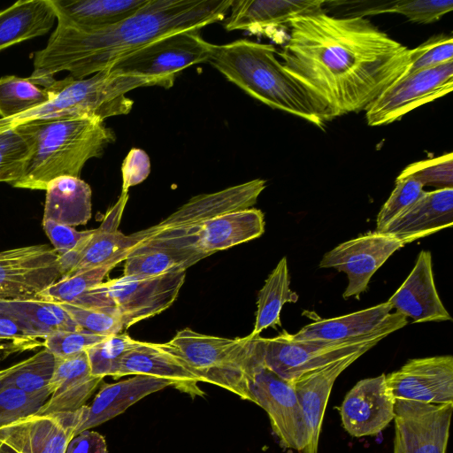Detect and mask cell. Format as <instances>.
<instances>
[{
    "label": "cell",
    "mask_w": 453,
    "mask_h": 453,
    "mask_svg": "<svg viewBox=\"0 0 453 453\" xmlns=\"http://www.w3.org/2000/svg\"><path fill=\"white\" fill-rule=\"evenodd\" d=\"M280 57L329 119L365 111L407 66L409 49L364 17L316 12L293 18Z\"/></svg>",
    "instance_id": "6da1fadb"
},
{
    "label": "cell",
    "mask_w": 453,
    "mask_h": 453,
    "mask_svg": "<svg viewBox=\"0 0 453 453\" xmlns=\"http://www.w3.org/2000/svg\"><path fill=\"white\" fill-rule=\"evenodd\" d=\"M233 0H149L132 16L104 28L81 31L58 25L34 54L30 77L52 79L60 72L82 79L171 34L222 21Z\"/></svg>",
    "instance_id": "7a4b0ae2"
},
{
    "label": "cell",
    "mask_w": 453,
    "mask_h": 453,
    "mask_svg": "<svg viewBox=\"0 0 453 453\" xmlns=\"http://www.w3.org/2000/svg\"><path fill=\"white\" fill-rule=\"evenodd\" d=\"M276 53L272 44L240 39L211 44L207 63L257 100L322 128L330 120L326 111L285 69Z\"/></svg>",
    "instance_id": "3957f363"
},
{
    "label": "cell",
    "mask_w": 453,
    "mask_h": 453,
    "mask_svg": "<svg viewBox=\"0 0 453 453\" xmlns=\"http://www.w3.org/2000/svg\"><path fill=\"white\" fill-rule=\"evenodd\" d=\"M13 128L32 145L21 177L12 184L19 188L45 190L58 177L80 178L84 165L115 141L104 121L83 116L35 119Z\"/></svg>",
    "instance_id": "277c9868"
},
{
    "label": "cell",
    "mask_w": 453,
    "mask_h": 453,
    "mask_svg": "<svg viewBox=\"0 0 453 453\" xmlns=\"http://www.w3.org/2000/svg\"><path fill=\"white\" fill-rule=\"evenodd\" d=\"M157 86L143 78L118 75L109 69L90 77L76 79L68 76L53 80L52 99L36 109L9 119H0V128L17 126L41 119L83 116L104 121L105 119L127 114L134 102L127 94L137 88Z\"/></svg>",
    "instance_id": "5b68a950"
},
{
    "label": "cell",
    "mask_w": 453,
    "mask_h": 453,
    "mask_svg": "<svg viewBox=\"0 0 453 453\" xmlns=\"http://www.w3.org/2000/svg\"><path fill=\"white\" fill-rule=\"evenodd\" d=\"M158 345L182 361L201 382L251 400L249 377L256 357L255 336L226 338L184 328Z\"/></svg>",
    "instance_id": "8992f818"
},
{
    "label": "cell",
    "mask_w": 453,
    "mask_h": 453,
    "mask_svg": "<svg viewBox=\"0 0 453 453\" xmlns=\"http://www.w3.org/2000/svg\"><path fill=\"white\" fill-rule=\"evenodd\" d=\"M265 186V180L255 179L217 192L197 195L156 225L129 235L134 246L146 245L208 257L196 245L197 233L203 224L223 213L251 208Z\"/></svg>",
    "instance_id": "52a82bcc"
},
{
    "label": "cell",
    "mask_w": 453,
    "mask_h": 453,
    "mask_svg": "<svg viewBox=\"0 0 453 453\" xmlns=\"http://www.w3.org/2000/svg\"><path fill=\"white\" fill-rule=\"evenodd\" d=\"M407 318L399 312L391 313L387 322L377 331L351 340L293 341L287 332L273 338L257 341L265 365L293 384L297 379L316 369L326 366L352 354L367 352L380 340L403 328Z\"/></svg>",
    "instance_id": "ba28073f"
},
{
    "label": "cell",
    "mask_w": 453,
    "mask_h": 453,
    "mask_svg": "<svg viewBox=\"0 0 453 453\" xmlns=\"http://www.w3.org/2000/svg\"><path fill=\"white\" fill-rule=\"evenodd\" d=\"M185 278L186 271L155 277L123 275L88 289L71 303L114 310L122 316L127 329L168 309L178 297Z\"/></svg>",
    "instance_id": "9c48e42d"
},
{
    "label": "cell",
    "mask_w": 453,
    "mask_h": 453,
    "mask_svg": "<svg viewBox=\"0 0 453 453\" xmlns=\"http://www.w3.org/2000/svg\"><path fill=\"white\" fill-rule=\"evenodd\" d=\"M211 44L201 36L200 29L180 31L118 59L108 69L118 75L148 79L168 88L179 72L207 62Z\"/></svg>",
    "instance_id": "30bf717a"
},
{
    "label": "cell",
    "mask_w": 453,
    "mask_h": 453,
    "mask_svg": "<svg viewBox=\"0 0 453 453\" xmlns=\"http://www.w3.org/2000/svg\"><path fill=\"white\" fill-rule=\"evenodd\" d=\"M257 337V356L249 377L250 401L266 411L280 443L300 453L308 444L309 433L293 384L265 365Z\"/></svg>",
    "instance_id": "8fae6325"
},
{
    "label": "cell",
    "mask_w": 453,
    "mask_h": 453,
    "mask_svg": "<svg viewBox=\"0 0 453 453\" xmlns=\"http://www.w3.org/2000/svg\"><path fill=\"white\" fill-rule=\"evenodd\" d=\"M452 88L453 61L412 73L398 79L367 106V124L376 127L392 123L450 93Z\"/></svg>",
    "instance_id": "7c38bea8"
},
{
    "label": "cell",
    "mask_w": 453,
    "mask_h": 453,
    "mask_svg": "<svg viewBox=\"0 0 453 453\" xmlns=\"http://www.w3.org/2000/svg\"><path fill=\"white\" fill-rule=\"evenodd\" d=\"M61 277L58 255L47 244L0 251V300L36 298Z\"/></svg>",
    "instance_id": "4fadbf2b"
},
{
    "label": "cell",
    "mask_w": 453,
    "mask_h": 453,
    "mask_svg": "<svg viewBox=\"0 0 453 453\" xmlns=\"http://www.w3.org/2000/svg\"><path fill=\"white\" fill-rule=\"evenodd\" d=\"M403 246L396 238L375 231L340 243L323 256L319 266L346 273L348 285L343 298H359L372 276Z\"/></svg>",
    "instance_id": "5bb4252c"
},
{
    "label": "cell",
    "mask_w": 453,
    "mask_h": 453,
    "mask_svg": "<svg viewBox=\"0 0 453 453\" xmlns=\"http://www.w3.org/2000/svg\"><path fill=\"white\" fill-rule=\"evenodd\" d=\"M75 411L33 414L0 427V453H65L80 425Z\"/></svg>",
    "instance_id": "9a60e30c"
},
{
    "label": "cell",
    "mask_w": 453,
    "mask_h": 453,
    "mask_svg": "<svg viewBox=\"0 0 453 453\" xmlns=\"http://www.w3.org/2000/svg\"><path fill=\"white\" fill-rule=\"evenodd\" d=\"M453 403L395 401V431L403 453H446Z\"/></svg>",
    "instance_id": "2e32d148"
},
{
    "label": "cell",
    "mask_w": 453,
    "mask_h": 453,
    "mask_svg": "<svg viewBox=\"0 0 453 453\" xmlns=\"http://www.w3.org/2000/svg\"><path fill=\"white\" fill-rule=\"evenodd\" d=\"M386 381L395 400L453 403V357L410 359L400 369L386 375Z\"/></svg>",
    "instance_id": "e0dca14e"
},
{
    "label": "cell",
    "mask_w": 453,
    "mask_h": 453,
    "mask_svg": "<svg viewBox=\"0 0 453 453\" xmlns=\"http://www.w3.org/2000/svg\"><path fill=\"white\" fill-rule=\"evenodd\" d=\"M395 401L386 374L361 380L340 407L342 426L354 437L377 435L394 419Z\"/></svg>",
    "instance_id": "ac0fdd59"
},
{
    "label": "cell",
    "mask_w": 453,
    "mask_h": 453,
    "mask_svg": "<svg viewBox=\"0 0 453 453\" xmlns=\"http://www.w3.org/2000/svg\"><path fill=\"white\" fill-rule=\"evenodd\" d=\"M388 302L414 323L451 320L435 288L428 250L419 252L411 273Z\"/></svg>",
    "instance_id": "d6986e66"
},
{
    "label": "cell",
    "mask_w": 453,
    "mask_h": 453,
    "mask_svg": "<svg viewBox=\"0 0 453 453\" xmlns=\"http://www.w3.org/2000/svg\"><path fill=\"white\" fill-rule=\"evenodd\" d=\"M126 375H147L171 381L172 387L191 397L203 396L200 380L190 369L158 343L141 342L121 359L113 379Z\"/></svg>",
    "instance_id": "ffe728a7"
},
{
    "label": "cell",
    "mask_w": 453,
    "mask_h": 453,
    "mask_svg": "<svg viewBox=\"0 0 453 453\" xmlns=\"http://www.w3.org/2000/svg\"><path fill=\"white\" fill-rule=\"evenodd\" d=\"M453 224V188L424 191L403 213L380 232L404 245L451 226Z\"/></svg>",
    "instance_id": "44dd1931"
},
{
    "label": "cell",
    "mask_w": 453,
    "mask_h": 453,
    "mask_svg": "<svg viewBox=\"0 0 453 453\" xmlns=\"http://www.w3.org/2000/svg\"><path fill=\"white\" fill-rule=\"evenodd\" d=\"M365 352L360 351L300 377L293 387L303 413L309 441L300 453H318L319 439L327 401L337 377Z\"/></svg>",
    "instance_id": "7402d4cb"
},
{
    "label": "cell",
    "mask_w": 453,
    "mask_h": 453,
    "mask_svg": "<svg viewBox=\"0 0 453 453\" xmlns=\"http://www.w3.org/2000/svg\"><path fill=\"white\" fill-rule=\"evenodd\" d=\"M55 359V369L50 382L53 393L37 415L79 410L104 379L91 374L86 350Z\"/></svg>",
    "instance_id": "603a6c76"
},
{
    "label": "cell",
    "mask_w": 453,
    "mask_h": 453,
    "mask_svg": "<svg viewBox=\"0 0 453 453\" xmlns=\"http://www.w3.org/2000/svg\"><path fill=\"white\" fill-rule=\"evenodd\" d=\"M172 386L165 379L134 375L115 383H103L91 405H83L82 419L74 436L124 412L142 398Z\"/></svg>",
    "instance_id": "cb8c5ba5"
},
{
    "label": "cell",
    "mask_w": 453,
    "mask_h": 453,
    "mask_svg": "<svg viewBox=\"0 0 453 453\" xmlns=\"http://www.w3.org/2000/svg\"><path fill=\"white\" fill-rule=\"evenodd\" d=\"M325 4L319 0H233L224 27L227 31L258 32L288 24L296 17L319 12Z\"/></svg>",
    "instance_id": "d4e9b609"
},
{
    "label": "cell",
    "mask_w": 453,
    "mask_h": 453,
    "mask_svg": "<svg viewBox=\"0 0 453 453\" xmlns=\"http://www.w3.org/2000/svg\"><path fill=\"white\" fill-rule=\"evenodd\" d=\"M127 198V192L122 191L118 202L104 214L101 225L92 230L79 263L69 275L126 259L134 243L130 235L119 230V225Z\"/></svg>",
    "instance_id": "484cf974"
},
{
    "label": "cell",
    "mask_w": 453,
    "mask_h": 453,
    "mask_svg": "<svg viewBox=\"0 0 453 453\" xmlns=\"http://www.w3.org/2000/svg\"><path fill=\"white\" fill-rule=\"evenodd\" d=\"M265 232L264 213L254 208L233 211L205 221L196 236V245L208 256L247 242Z\"/></svg>",
    "instance_id": "4316f807"
},
{
    "label": "cell",
    "mask_w": 453,
    "mask_h": 453,
    "mask_svg": "<svg viewBox=\"0 0 453 453\" xmlns=\"http://www.w3.org/2000/svg\"><path fill=\"white\" fill-rule=\"evenodd\" d=\"M149 0H50L58 25L81 31L114 25L135 13Z\"/></svg>",
    "instance_id": "83f0119b"
},
{
    "label": "cell",
    "mask_w": 453,
    "mask_h": 453,
    "mask_svg": "<svg viewBox=\"0 0 453 453\" xmlns=\"http://www.w3.org/2000/svg\"><path fill=\"white\" fill-rule=\"evenodd\" d=\"M0 316L37 340L58 331L82 330L59 303L38 298L0 300Z\"/></svg>",
    "instance_id": "f1b7e54d"
},
{
    "label": "cell",
    "mask_w": 453,
    "mask_h": 453,
    "mask_svg": "<svg viewBox=\"0 0 453 453\" xmlns=\"http://www.w3.org/2000/svg\"><path fill=\"white\" fill-rule=\"evenodd\" d=\"M392 305L387 301L376 306L348 315L314 321L289 334L293 341L351 340L368 335L380 328L388 319Z\"/></svg>",
    "instance_id": "f546056e"
},
{
    "label": "cell",
    "mask_w": 453,
    "mask_h": 453,
    "mask_svg": "<svg viewBox=\"0 0 453 453\" xmlns=\"http://www.w3.org/2000/svg\"><path fill=\"white\" fill-rule=\"evenodd\" d=\"M46 198L42 220L76 226L91 218L92 191L81 178L58 177L45 188Z\"/></svg>",
    "instance_id": "4dcf8cb0"
},
{
    "label": "cell",
    "mask_w": 453,
    "mask_h": 453,
    "mask_svg": "<svg viewBox=\"0 0 453 453\" xmlns=\"http://www.w3.org/2000/svg\"><path fill=\"white\" fill-rule=\"evenodd\" d=\"M56 19L50 0L16 2L0 12V51L47 34Z\"/></svg>",
    "instance_id": "1f68e13d"
},
{
    "label": "cell",
    "mask_w": 453,
    "mask_h": 453,
    "mask_svg": "<svg viewBox=\"0 0 453 453\" xmlns=\"http://www.w3.org/2000/svg\"><path fill=\"white\" fill-rule=\"evenodd\" d=\"M207 256L146 245H135L126 257L123 275L155 277L187 271Z\"/></svg>",
    "instance_id": "d6a6232c"
},
{
    "label": "cell",
    "mask_w": 453,
    "mask_h": 453,
    "mask_svg": "<svg viewBox=\"0 0 453 453\" xmlns=\"http://www.w3.org/2000/svg\"><path fill=\"white\" fill-rule=\"evenodd\" d=\"M297 300V294L290 289L287 258L283 257L258 292L254 329L250 334L257 336L268 327L280 326V311L283 305L286 303H296Z\"/></svg>",
    "instance_id": "836d02e7"
},
{
    "label": "cell",
    "mask_w": 453,
    "mask_h": 453,
    "mask_svg": "<svg viewBox=\"0 0 453 453\" xmlns=\"http://www.w3.org/2000/svg\"><path fill=\"white\" fill-rule=\"evenodd\" d=\"M52 81L42 86L31 77H1L0 119L18 116L50 102L54 96L50 88Z\"/></svg>",
    "instance_id": "e575fe53"
},
{
    "label": "cell",
    "mask_w": 453,
    "mask_h": 453,
    "mask_svg": "<svg viewBox=\"0 0 453 453\" xmlns=\"http://www.w3.org/2000/svg\"><path fill=\"white\" fill-rule=\"evenodd\" d=\"M56 359L53 354L43 349L32 357L22 360L20 365L0 381V388H14L29 394L51 390L50 382L53 376Z\"/></svg>",
    "instance_id": "d590c367"
},
{
    "label": "cell",
    "mask_w": 453,
    "mask_h": 453,
    "mask_svg": "<svg viewBox=\"0 0 453 453\" xmlns=\"http://www.w3.org/2000/svg\"><path fill=\"white\" fill-rule=\"evenodd\" d=\"M117 265L111 263L61 277L40 292L36 298L57 303H71L88 289L102 283L108 273Z\"/></svg>",
    "instance_id": "8d00e7d4"
},
{
    "label": "cell",
    "mask_w": 453,
    "mask_h": 453,
    "mask_svg": "<svg viewBox=\"0 0 453 453\" xmlns=\"http://www.w3.org/2000/svg\"><path fill=\"white\" fill-rule=\"evenodd\" d=\"M140 343L141 341L127 334H118L107 336L88 348L86 352L91 374L100 378L113 377L123 357Z\"/></svg>",
    "instance_id": "74e56055"
},
{
    "label": "cell",
    "mask_w": 453,
    "mask_h": 453,
    "mask_svg": "<svg viewBox=\"0 0 453 453\" xmlns=\"http://www.w3.org/2000/svg\"><path fill=\"white\" fill-rule=\"evenodd\" d=\"M31 149L29 138L17 128H0V182L12 186L21 177Z\"/></svg>",
    "instance_id": "f35d334b"
},
{
    "label": "cell",
    "mask_w": 453,
    "mask_h": 453,
    "mask_svg": "<svg viewBox=\"0 0 453 453\" xmlns=\"http://www.w3.org/2000/svg\"><path fill=\"white\" fill-rule=\"evenodd\" d=\"M82 329L102 336L119 334L125 329L122 316L107 308H89L68 303H59Z\"/></svg>",
    "instance_id": "ab89813d"
},
{
    "label": "cell",
    "mask_w": 453,
    "mask_h": 453,
    "mask_svg": "<svg viewBox=\"0 0 453 453\" xmlns=\"http://www.w3.org/2000/svg\"><path fill=\"white\" fill-rule=\"evenodd\" d=\"M51 394V390L29 394L14 388H0V427L36 414Z\"/></svg>",
    "instance_id": "60d3db41"
},
{
    "label": "cell",
    "mask_w": 453,
    "mask_h": 453,
    "mask_svg": "<svg viewBox=\"0 0 453 453\" xmlns=\"http://www.w3.org/2000/svg\"><path fill=\"white\" fill-rule=\"evenodd\" d=\"M453 61L452 35H439L409 50L408 63L403 77L424 69Z\"/></svg>",
    "instance_id": "b9f144b4"
},
{
    "label": "cell",
    "mask_w": 453,
    "mask_h": 453,
    "mask_svg": "<svg viewBox=\"0 0 453 453\" xmlns=\"http://www.w3.org/2000/svg\"><path fill=\"white\" fill-rule=\"evenodd\" d=\"M423 185L412 177H397L395 188L376 219V232L408 210L424 192Z\"/></svg>",
    "instance_id": "7bdbcfd3"
},
{
    "label": "cell",
    "mask_w": 453,
    "mask_h": 453,
    "mask_svg": "<svg viewBox=\"0 0 453 453\" xmlns=\"http://www.w3.org/2000/svg\"><path fill=\"white\" fill-rule=\"evenodd\" d=\"M412 177L423 187L453 188V154L451 152L437 157L414 162L407 165L398 177Z\"/></svg>",
    "instance_id": "ee69618b"
},
{
    "label": "cell",
    "mask_w": 453,
    "mask_h": 453,
    "mask_svg": "<svg viewBox=\"0 0 453 453\" xmlns=\"http://www.w3.org/2000/svg\"><path fill=\"white\" fill-rule=\"evenodd\" d=\"M452 9V0H399L382 4L380 13H397L411 22L428 24L439 20Z\"/></svg>",
    "instance_id": "f6af8a7d"
},
{
    "label": "cell",
    "mask_w": 453,
    "mask_h": 453,
    "mask_svg": "<svg viewBox=\"0 0 453 453\" xmlns=\"http://www.w3.org/2000/svg\"><path fill=\"white\" fill-rule=\"evenodd\" d=\"M105 337L85 330L58 331L44 337L42 346L55 357H65L85 351Z\"/></svg>",
    "instance_id": "bcb514c9"
},
{
    "label": "cell",
    "mask_w": 453,
    "mask_h": 453,
    "mask_svg": "<svg viewBox=\"0 0 453 453\" xmlns=\"http://www.w3.org/2000/svg\"><path fill=\"white\" fill-rule=\"evenodd\" d=\"M42 227L58 256L72 250L91 230L78 231L74 227L52 220H42Z\"/></svg>",
    "instance_id": "7dc6e473"
},
{
    "label": "cell",
    "mask_w": 453,
    "mask_h": 453,
    "mask_svg": "<svg viewBox=\"0 0 453 453\" xmlns=\"http://www.w3.org/2000/svg\"><path fill=\"white\" fill-rule=\"evenodd\" d=\"M150 161L148 155L141 149H132L123 161L122 191L142 182L150 174Z\"/></svg>",
    "instance_id": "c3c4849f"
},
{
    "label": "cell",
    "mask_w": 453,
    "mask_h": 453,
    "mask_svg": "<svg viewBox=\"0 0 453 453\" xmlns=\"http://www.w3.org/2000/svg\"><path fill=\"white\" fill-rule=\"evenodd\" d=\"M65 453H107V445L102 434L88 429L71 439Z\"/></svg>",
    "instance_id": "681fc988"
},
{
    "label": "cell",
    "mask_w": 453,
    "mask_h": 453,
    "mask_svg": "<svg viewBox=\"0 0 453 453\" xmlns=\"http://www.w3.org/2000/svg\"><path fill=\"white\" fill-rule=\"evenodd\" d=\"M0 341H11L24 348L41 345L39 340L26 334L16 323L0 316Z\"/></svg>",
    "instance_id": "f907efd6"
},
{
    "label": "cell",
    "mask_w": 453,
    "mask_h": 453,
    "mask_svg": "<svg viewBox=\"0 0 453 453\" xmlns=\"http://www.w3.org/2000/svg\"><path fill=\"white\" fill-rule=\"evenodd\" d=\"M20 363L21 361L12 365V366L0 370V381L13 372L20 365Z\"/></svg>",
    "instance_id": "816d5d0a"
},
{
    "label": "cell",
    "mask_w": 453,
    "mask_h": 453,
    "mask_svg": "<svg viewBox=\"0 0 453 453\" xmlns=\"http://www.w3.org/2000/svg\"><path fill=\"white\" fill-rule=\"evenodd\" d=\"M393 453H403V449L401 447L400 440L397 433L395 431V439H394V451Z\"/></svg>",
    "instance_id": "f5cc1de1"
},
{
    "label": "cell",
    "mask_w": 453,
    "mask_h": 453,
    "mask_svg": "<svg viewBox=\"0 0 453 453\" xmlns=\"http://www.w3.org/2000/svg\"><path fill=\"white\" fill-rule=\"evenodd\" d=\"M1 342H2L0 341V343H1Z\"/></svg>",
    "instance_id": "db71d44e"
}]
</instances>
